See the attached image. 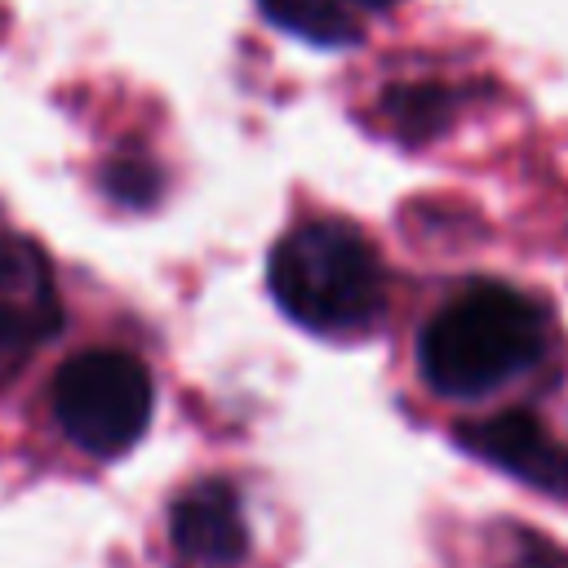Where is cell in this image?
Listing matches in <instances>:
<instances>
[{"label":"cell","instance_id":"ba28073f","mask_svg":"<svg viewBox=\"0 0 568 568\" xmlns=\"http://www.w3.org/2000/svg\"><path fill=\"white\" fill-rule=\"evenodd\" d=\"M106 191L120 200V204H151L160 195V173L151 160L142 155H129V160H111L106 164Z\"/></svg>","mask_w":568,"mask_h":568},{"label":"cell","instance_id":"277c9868","mask_svg":"<svg viewBox=\"0 0 568 568\" xmlns=\"http://www.w3.org/2000/svg\"><path fill=\"white\" fill-rule=\"evenodd\" d=\"M58 324L62 306L44 253L22 235H0V382H9L27 351L53 337Z\"/></svg>","mask_w":568,"mask_h":568},{"label":"cell","instance_id":"6da1fadb","mask_svg":"<svg viewBox=\"0 0 568 568\" xmlns=\"http://www.w3.org/2000/svg\"><path fill=\"white\" fill-rule=\"evenodd\" d=\"M546 351V315L532 297L506 284H470L444 302L417 337V364L430 390L448 399H479Z\"/></svg>","mask_w":568,"mask_h":568},{"label":"cell","instance_id":"8992f818","mask_svg":"<svg viewBox=\"0 0 568 568\" xmlns=\"http://www.w3.org/2000/svg\"><path fill=\"white\" fill-rule=\"evenodd\" d=\"M462 448L484 457L488 466L515 475L528 488L541 493H568V448L524 408L484 417V422H466L457 430Z\"/></svg>","mask_w":568,"mask_h":568},{"label":"cell","instance_id":"7a4b0ae2","mask_svg":"<svg viewBox=\"0 0 568 568\" xmlns=\"http://www.w3.org/2000/svg\"><path fill=\"white\" fill-rule=\"evenodd\" d=\"M271 297L311 333H364L386 306V275L373 244L333 217H315L275 240L266 262Z\"/></svg>","mask_w":568,"mask_h":568},{"label":"cell","instance_id":"8fae6325","mask_svg":"<svg viewBox=\"0 0 568 568\" xmlns=\"http://www.w3.org/2000/svg\"><path fill=\"white\" fill-rule=\"evenodd\" d=\"M355 4H373V9H382V4H395V0H355Z\"/></svg>","mask_w":568,"mask_h":568},{"label":"cell","instance_id":"5b68a950","mask_svg":"<svg viewBox=\"0 0 568 568\" xmlns=\"http://www.w3.org/2000/svg\"><path fill=\"white\" fill-rule=\"evenodd\" d=\"M169 546L178 568H235L248 555L240 497L226 479L191 484L169 510Z\"/></svg>","mask_w":568,"mask_h":568},{"label":"cell","instance_id":"3957f363","mask_svg":"<svg viewBox=\"0 0 568 568\" xmlns=\"http://www.w3.org/2000/svg\"><path fill=\"white\" fill-rule=\"evenodd\" d=\"M151 373L129 351H80L53 377V417L93 457L129 453L151 422Z\"/></svg>","mask_w":568,"mask_h":568},{"label":"cell","instance_id":"30bf717a","mask_svg":"<svg viewBox=\"0 0 568 568\" xmlns=\"http://www.w3.org/2000/svg\"><path fill=\"white\" fill-rule=\"evenodd\" d=\"M497 568H568V550L537 532H515V541Z\"/></svg>","mask_w":568,"mask_h":568},{"label":"cell","instance_id":"52a82bcc","mask_svg":"<svg viewBox=\"0 0 568 568\" xmlns=\"http://www.w3.org/2000/svg\"><path fill=\"white\" fill-rule=\"evenodd\" d=\"M262 18L311 44H355L359 22L342 0H257Z\"/></svg>","mask_w":568,"mask_h":568},{"label":"cell","instance_id":"9c48e42d","mask_svg":"<svg viewBox=\"0 0 568 568\" xmlns=\"http://www.w3.org/2000/svg\"><path fill=\"white\" fill-rule=\"evenodd\" d=\"M444 93L439 89H395L386 98V111L399 115L408 129H435L444 120Z\"/></svg>","mask_w":568,"mask_h":568}]
</instances>
